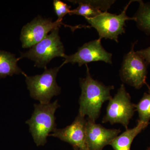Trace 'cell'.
<instances>
[{
  "mask_svg": "<svg viewBox=\"0 0 150 150\" xmlns=\"http://www.w3.org/2000/svg\"><path fill=\"white\" fill-rule=\"evenodd\" d=\"M86 76L80 79L81 94L79 98V114L87 115L88 118L96 122L99 117L103 103L110 100L112 97L110 91L114 89L113 86H106L92 77L87 65Z\"/></svg>",
  "mask_w": 150,
  "mask_h": 150,
  "instance_id": "6da1fadb",
  "label": "cell"
},
{
  "mask_svg": "<svg viewBox=\"0 0 150 150\" xmlns=\"http://www.w3.org/2000/svg\"><path fill=\"white\" fill-rule=\"evenodd\" d=\"M32 116L26 121L29 131L38 146L47 143V137L56 129L55 112L60 107L58 100L48 104H35Z\"/></svg>",
  "mask_w": 150,
  "mask_h": 150,
  "instance_id": "7a4b0ae2",
  "label": "cell"
},
{
  "mask_svg": "<svg viewBox=\"0 0 150 150\" xmlns=\"http://www.w3.org/2000/svg\"><path fill=\"white\" fill-rule=\"evenodd\" d=\"M59 28L53 30L49 35L35 44L28 51L21 53L19 59L27 58L35 62V66L46 69V66L54 58H64L65 49L59 35Z\"/></svg>",
  "mask_w": 150,
  "mask_h": 150,
  "instance_id": "3957f363",
  "label": "cell"
},
{
  "mask_svg": "<svg viewBox=\"0 0 150 150\" xmlns=\"http://www.w3.org/2000/svg\"><path fill=\"white\" fill-rule=\"evenodd\" d=\"M61 68H46L43 74L34 76H28L23 72L30 97L41 104H48L53 97L60 94L61 88L57 84L56 79Z\"/></svg>",
  "mask_w": 150,
  "mask_h": 150,
  "instance_id": "277c9868",
  "label": "cell"
},
{
  "mask_svg": "<svg viewBox=\"0 0 150 150\" xmlns=\"http://www.w3.org/2000/svg\"><path fill=\"white\" fill-rule=\"evenodd\" d=\"M137 1H130L119 15L105 12L93 18L85 19L90 25L91 28L93 27L96 29L100 40L104 38L118 42V35H122L125 32L124 26L126 25V21L134 20V18L127 16L126 11L131 3Z\"/></svg>",
  "mask_w": 150,
  "mask_h": 150,
  "instance_id": "5b68a950",
  "label": "cell"
},
{
  "mask_svg": "<svg viewBox=\"0 0 150 150\" xmlns=\"http://www.w3.org/2000/svg\"><path fill=\"white\" fill-rule=\"evenodd\" d=\"M135 110V104L131 102V96L122 84L114 97L109 100L102 123H121L127 129Z\"/></svg>",
  "mask_w": 150,
  "mask_h": 150,
  "instance_id": "8992f818",
  "label": "cell"
},
{
  "mask_svg": "<svg viewBox=\"0 0 150 150\" xmlns=\"http://www.w3.org/2000/svg\"><path fill=\"white\" fill-rule=\"evenodd\" d=\"M62 25L70 27L72 31L77 28H84V25L70 26L64 24L62 21L57 20L53 22L52 19L43 18L38 16L23 27L20 35L23 48H31L46 37L48 33Z\"/></svg>",
  "mask_w": 150,
  "mask_h": 150,
  "instance_id": "52a82bcc",
  "label": "cell"
},
{
  "mask_svg": "<svg viewBox=\"0 0 150 150\" xmlns=\"http://www.w3.org/2000/svg\"><path fill=\"white\" fill-rule=\"evenodd\" d=\"M137 41L132 44L131 51L124 56L120 70V74L123 82L140 89L146 82L147 66L144 59L137 52L134 51V46Z\"/></svg>",
  "mask_w": 150,
  "mask_h": 150,
  "instance_id": "ba28073f",
  "label": "cell"
},
{
  "mask_svg": "<svg viewBox=\"0 0 150 150\" xmlns=\"http://www.w3.org/2000/svg\"><path fill=\"white\" fill-rule=\"evenodd\" d=\"M112 55L103 48L101 40L96 39L86 43L79 48L77 51L71 55H65V60L60 67L65 64L71 63L74 64L78 63L79 67L91 62L102 61L112 64Z\"/></svg>",
  "mask_w": 150,
  "mask_h": 150,
  "instance_id": "9c48e42d",
  "label": "cell"
},
{
  "mask_svg": "<svg viewBox=\"0 0 150 150\" xmlns=\"http://www.w3.org/2000/svg\"><path fill=\"white\" fill-rule=\"evenodd\" d=\"M86 124L84 116L79 114L71 124L64 129H56L49 136L59 138L79 150H89L86 138Z\"/></svg>",
  "mask_w": 150,
  "mask_h": 150,
  "instance_id": "30bf717a",
  "label": "cell"
},
{
  "mask_svg": "<svg viewBox=\"0 0 150 150\" xmlns=\"http://www.w3.org/2000/svg\"><path fill=\"white\" fill-rule=\"evenodd\" d=\"M87 118L86 124V138L89 150H102L118 136L120 129H107L100 124Z\"/></svg>",
  "mask_w": 150,
  "mask_h": 150,
  "instance_id": "8fae6325",
  "label": "cell"
},
{
  "mask_svg": "<svg viewBox=\"0 0 150 150\" xmlns=\"http://www.w3.org/2000/svg\"><path fill=\"white\" fill-rule=\"evenodd\" d=\"M70 2L78 4V7L71 10L70 15L81 16L85 18H93L107 12L111 6L115 3L113 0H82L69 1Z\"/></svg>",
  "mask_w": 150,
  "mask_h": 150,
  "instance_id": "7c38bea8",
  "label": "cell"
},
{
  "mask_svg": "<svg viewBox=\"0 0 150 150\" xmlns=\"http://www.w3.org/2000/svg\"><path fill=\"white\" fill-rule=\"evenodd\" d=\"M149 123L138 120L136 126L133 129H126V131L120 136L115 137L110 142V145L114 150H131L133 140L138 134L147 127Z\"/></svg>",
  "mask_w": 150,
  "mask_h": 150,
  "instance_id": "4fadbf2b",
  "label": "cell"
},
{
  "mask_svg": "<svg viewBox=\"0 0 150 150\" xmlns=\"http://www.w3.org/2000/svg\"><path fill=\"white\" fill-rule=\"evenodd\" d=\"M20 59L16 58L13 54L0 51V79L22 74L23 72L17 65Z\"/></svg>",
  "mask_w": 150,
  "mask_h": 150,
  "instance_id": "5bb4252c",
  "label": "cell"
},
{
  "mask_svg": "<svg viewBox=\"0 0 150 150\" xmlns=\"http://www.w3.org/2000/svg\"><path fill=\"white\" fill-rule=\"evenodd\" d=\"M139 6L133 17L137 23V27L147 35H150V2L144 3L137 1Z\"/></svg>",
  "mask_w": 150,
  "mask_h": 150,
  "instance_id": "9a60e30c",
  "label": "cell"
},
{
  "mask_svg": "<svg viewBox=\"0 0 150 150\" xmlns=\"http://www.w3.org/2000/svg\"><path fill=\"white\" fill-rule=\"evenodd\" d=\"M148 93H145L143 97L137 104H135L136 110L139 113V121L149 123L150 120V88Z\"/></svg>",
  "mask_w": 150,
  "mask_h": 150,
  "instance_id": "2e32d148",
  "label": "cell"
},
{
  "mask_svg": "<svg viewBox=\"0 0 150 150\" xmlns=\"http://www.w3.org/2000/svg\"><path fill=\"white\" fill-rule=\"evenodd\" d=\"M55 13L58 16V20L63 21L64 17L67 14H69L71 6L60 0H54L53 2Z\"/></svg>",
  "mask_w": 150,
  "mask_h": 150,
  "instance_id": "e0dca14e",
  "label": "cell"
},
{
  "mask_svg": "<svg viewBox=\"0 0 150 150\" xmlns=\"http://www.w3.org/2000/svg\"><path fill=\"white\" fill-rule=\"evenodd\" d=\"M148 65L150 64V47L137 51Z\"/></svg>",
  "mask_w": 150,
  "mask_h": 150,
  "instance_id": "ac0fdd59",
  "label": "cell"
},
{
  "mask_svg": "<svg viewBox=\"0 0 150 150\" xmlns=\"http://www.w3.org/2000/svg\"><path fill=\"white\" fill-rule=\"evenodd\" d=\"M74 150H79V149H78V148H77L76 147H74Z\"/></svg>",
  "mask_w": 150,
  "mask_h": 150,
  "instance_id": "d6986e66",
  "label": "cell"
},
{
  "mask_svg": "<svg viewBox=\"0 0 150 150\" xmlns=\"http://www.w3.org/2000/svg\"><path fill=\"white\" fill-rule=\"evenodd\" d=\"M146 150H150V146Z\"/></svg>",
  "mask_w": 150,
  "mask_h": 150,
  "instance_id": "ffe728a7",
  "label": "cell"
}]
</instances>
